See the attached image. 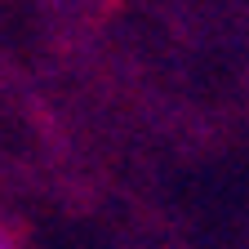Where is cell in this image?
I'll list each match as a JSON object with an SVG mask.
<instances>
[{
  "mask_svg": "<svg viewBox=\"0 0 249 249\" xmlns=\"http://www.w3.org/2000/svg\"><path fill=\"white\" fill-rule=\"evenodd\" d=\"M0 249H18V245L9 240V231H5V227H0Z\"/></svg>",
  "mask_w": 249,
  "mask_h": 249,
  "instance_id": "obj_1",
  "label": "cell"
}]
</instances>
